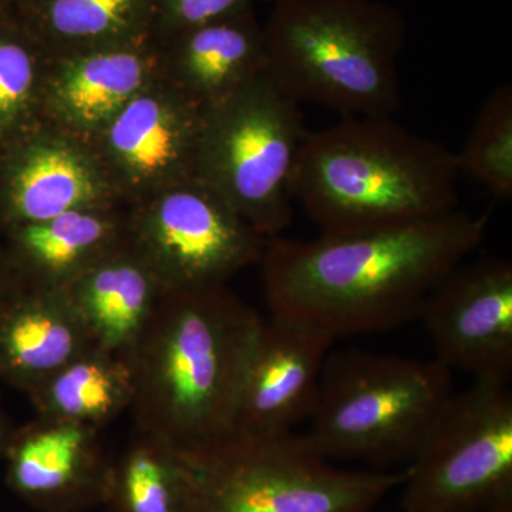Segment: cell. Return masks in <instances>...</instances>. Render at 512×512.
<instances>
[{
	"label": "cell",
	"instance_id": "cell-5",
	"mask_svg": "<svg viewBox=\"0 0 512 512\" xmlns=\"http://www.w3.org/2000/svg\"><path fill=\"white\" fill-rule=\"evenodd\" d=\"M453 396L439 360L330 350L305 436L328 460L412 461Z\"/></svg>",
	"mask_w": 512,
	"mask_h": 512
},
{
	"label": "cell",
	"instance_id": "cell-27",
	"mask_svg": "<svg viewBox=\"0 0 512 512\" xmlns=\"http://www.w3.org/2000/svg\"><path fill=\"white\" fill-rule=\"evenodd\" d=\"M13 429H15V426H13L12 421L9 420L8 414L5 413L2 404H0V460H2L6 447H8Z\"/></svg>",
	"mask_w": 512,
	"mask_h": 512
},
{
	"label": "cell",
	"instance_id": "cell-29",
	"mask_svg": "<svg viewBox=\"0 0 512 512\" xmlns=\"http://www.w3.org/2000/svg\"><path fill=\"white\" fill-rule=\"evenodd\" d=\"M5 13H15L10 5V0H0V15H5Z\"/></svg>",
	"mask_w": 512,
	"mask_h": 512
},
{
	"label": "cell",
	"instance_id": "cell-4",
	"mask_svg": "<svg viewBox=\"0 0 512 512\" xmlns=\"http://www.w3.org/2000/svg\"><path fill=\"white\" fill-rule=\"evenodd\" d=\"M268 73L296 103L343 117L400 109L393 23L359 0H281L264 32Z\"/></svg>",
	"mask_w": 512,
	"mask_h": 512
},
{
	"label": "cell",
	"instance_id": "cell-16",
	"mask_svg": "<svg viewBox=\"0 0 512 512\" xmlns=\"http://www.w3.org/2000/svg\"><path fill=\"white\" fill-rule=\"evenodd\" d=\"M64 292L97 348L130 355L167 291L127 244L84 272Z\"/></svg>",
	"mask_w": 512,
	"mask_h": 512
},
{
	"label": "cell",
	"instance_id": "cell-9",
	"mask_svg": "<svg viewBox=\"0 0 512 512\" xmlns=\"http://www.w3.org/2000/svg\"><path fill=\"white\" fill-rule=\"evenodd\" d=\"M127 228L131 249L167 292L225 285L261 262L268 241L195 177L173 185Z\"/></svg>",
	"mask_w": 512,
	"mask_h": 512
},
{
	"label": "cell",
	"instance_id": "cell-18",
	"mask_svg": "<svg viewBox=\"0 0 512 512\" xmlns=\"http://www.w3.org/2000/svg\"><path fill=\"white\" fill-rule=\"evenodd\" d=\"M0 165V225L3 228L99 210L96 178L67 148L26 144L3 151Z\"/></svg>",
	"mask_w": 512,
	"mask_h": 512
},
{
	"label": "cell",
	"instance_id": "cell-28",
	"mask_svg": "<svg viewBox=\"0 0 512 512\" xmlns=\"http://www.w3.org/2000/svg\"><path fill=\"white\" fill-rule=\"evenodd\" d=\"M478 512H512V495L503 498V500L497 501L490 507L485 508Z\"/></svg>",
	"mask_w": 512,
	"mask_h": 512
},
{
	"label": "cell",
	"instance_id": "cell-11",
	"mask_svg": "<svg viewBox=\"0 0 512 512\" xmlns=\"http://www.w3.org/2000/svg\"><path fill=\"white\" fill-rule=\"evenodd\" d=\"M2 460L6 485L37 512L103 507L113 458L103 430L36 416L13 429Z\"/></svg>",
	"mask_w": 512,
	"mask_h": 512
},
{
	"label": "cell",
	"instance_id": "cell-19",
	"mask_svg": "<svg viewBox=\"0 0 512 512\" xmlns=\"http://www.w3.org/2000/svg\"><path fill=\"white\" fill-rule=\"evenodd\" d=\"M133 396L130 357L93 346L37 387L28 400L36 416L104 431L130 413Z\"/></svg>",
	"mask_w": 512,
	"mask_h": 512
},
{
	"label": "cell",
	"instance_id": "cell-13",
	"mask_svg": "<svg viewBox=\"0 0 512 512\" xmlns=\"http://www.w3.org/2000/svg\"><path fill=\"white\" fill-rule=\"evenodd\" d=\"M202 107L183 92H140L107 124V150L134 183L190 180L195 174Z\"/></svg>",
	"mask_w": 512,
	"mask_h": 512
},
{
	"label": "cell",
	"instance_id": "cell-21",
	"mask_svg": "<svg viewBox=\"0 0 512 512\" xmlns=\"http://www.w3.org/2000/svg\"><path fill=\"white\" fill-rule=\"evenodd\" d=\"M15 15L46 52L63 55L147 39L154 0H30Z\"/></svg>",
	"mask_w": 512,
	"mask_h": 512
},
{
	"label": "cell",
	"instance_id": "cell-24",
	"mask_svg": "<svg viewBox=\"0 0 512 512\" xmlns=\"http://www.w3.org/2000/svg\"><path fill=\"white\" fill-rule=\"evenodd\" d=\"M460 174L484 185L495 197H512V89L497 87L485 99L463 150L456 154Z\"/></svg>",
	"mask_w": 512,
	"mask_h": 512
},
{
	"label": "cell",
	"instance_id": "cell-30",
	"mask_svg": "<svg viewBox=\"0 0 512 512\" xmlns=\"http://www.w3.org/2000/svg\"><path fill=\"white\" fill-rule=\"evenodd\" d=\"M30 0H10V5H12L13 12H18L19 9H22L23 6L28 5Z\"/></svg>",
	"mask_w": 512,
	"mask_h": 512
},
{
	"label": "cell",
	"instance_id": "cell-3",
	"mask_svg": "<svg viewBox=\"0 0 512 512\" xmlns=\"http://www.w3.org/2000/svg\"><path fill=\"white\" fill-rule=\"evenodd\" d=\"M456 154L393 116L343 117L309 131L292 197L322 235L412 224L458 210Z\"/></svg>",
	"mask_w": 512,
	"mask_h": 512
},
{
	"label": "cell",
	"instance_id": "cell-12",
	"mask_svg": "<svg viewBox=\"0 0 512 512\" xmlns=\"http://www.w3.org/2000/svg\"><path fill=\"white\" fill-rule=\"evenodd\" d=\"M335 342L319 330L264 319L245 369L232 436L291 433L309 421Z\"/></svg>",
	"mask_w": 512,
	"mask_h": 512
},
{
	"label": "cell",
	"instance_id": "cell-22",
	"mask_svg": "<svg viewBox=\"0 0 512 512\" xmlns=\"http://www.w3.org/2000/svg\"><path fill=\"white\" fill-rule=\"evenodd\" d=\"M107 512H185L181 454L163 440L134 430L130 443L113 458Z\"/></svg>",
	"mask_w": 512,
	"mask_h": 512
},
{
	"label": "cell",
	"instance_id": "cell-23",
	"mask_svg": "<svg viewBox=\"0 0 512 512\" xmlns=\"http://www.w3.org/2000/svg\"><path fill=\"white\" fill-rule=\"evenodd\" d=\"M46 49L15 13L0 15V151L25 140Z\"/></svg>",
	"mask_w": 512,
	"mask_h": 512
},
{
	"label": "cell",
	"instance_id": "cell-20",
	"mask_svg": "<svg viewBox=\"0 0 512 512\" xmlns=\"http://www.w3.org/2000/svg\"><path fill=\"white\" fill-rule=\"evenodd\" d=\"M153 36L130 45L63 53L57 103L67 119L82 127H99L143 92L153 62Z\"/></svg>",
	"mask_w": 512,
	"mask_h": 512
},
{
	"label": "cell",
	"instance_id": "cell-6",
	"mask_svg": "<svg viewBox=\"0 0 512 512\" xmlns=\"http://www.w3.org/2000/svg\"><path fill=\"white\" fill-rule=\"evenodd\" d=\"M180 454L185 512H372L407 477L340 470L293 431Z\"/></svg>",
	"mask_w": 512,
	"mask_h": 512
},
{
	"label": "cell",
	"instance_id": "cell-1",
	"mask_svg": "<svg viewBox=\"0 0 512 512\" xmlns=\"http://www.w3.org/2000/svg\"><path fill=\"white\" fill-rule=\"evenodd\" d=\"M487 222L454 210L360 234L269 238L261 264L271 318L335 340L400 328L420 319L431 289L480 247Z\"/></svg>",
	"mask_w": 512,
	"mask_h": 512
},
{
	"label": "cell",
	"instance_id": "cell-25",
	"mask_svg": "<svg viewBox=\"0 0 512 512\" xmlns=\"http://www.w3.org/2000/svg\"><path fill=\"white\" fill-rule=\"evenodd\" d=\"M251 0H154L151 36L167 37L249 10Z\"/></svg>",
	"mask_w": 512,
	"mask_h": 512
},
{
	"label": "cell",
	"instance_id": "cell-17",
	"mask_svg": "<svg viewBox=\"0 0 512 512\" xmlns=\"http://www.w3.org/2000/svg\"><path fill=\"white\" fill-rule=\"evenodd\" d=\"M181 92L207 107L227 99L268 69L265 35L249 10L167 37Z\"/></svg>",
	"mask_w": 512,
	"mask_h": 512
},
{
	"label": "cell",
	"instance_id": "cell-8",
	"mask_svg": "<svg viewBox=\"0 0 512 512\" xmlns=\"http://www.w3.org/2000/svg\"><path fill=\"white\" fill-rule=\"evenodd\" d=\"M406 470L404 512H478L512 495L508 383L453 393Z\"/></svg>",
	"mask_w": 512,
	"mask_h": 512
},
{
	"label": "cell",
	"instance_id": "cell-7",
	"mask_svg": "<svg viewBox=\"0 0 512 512\" xmlns=\"http://www.w3.org/2000/svg\"><path fill=\"white\" fill-rule=\"evenodd\" d=\"M308 133L301 104L265 70L202 107L194 177L259 235L279 237L292 222L293 171Z\"/></svg>",
	"mask_w": 512,
	"mask_h": 512
},
{
	"label": "cell",
	"instance_id": "cell-26",
	"mask_svg": "<svg viewBox=\"0 0 512 512\" xmlns=\"http://www.w3.org/2000/svg\"><path fill=\"white\" fill-rule=\"evenodd\" d=\"M22 286L15 269L10 264L8 252L0 247V309Z\"/></svg>",
	"mask_w": 512,
	"mask_h": 512
},
{
	"label": "cell",
	"instance_id": "cell-10",
	"mask_svg": "<svg viewBox=\"0 0 512 512\" xmlns=\"http://www.w3.org/2000/svg\"><path fill=\"white\" fill-rule=\"evenodd\" d=\"M420 319L448 370L484 382L512 376V264L485 258L461 262L431 289Z\"/></svg>",
	"mask_w": 512,
	"mask_h": 512
},
{
	"label": "cell",
	"instance_id": "cell-14",
	"mask_svg": "<svg viewBox=\"0 0 512 512\" xmlns=\"http://www.w3.org/2000/svg\"><path fill=\"white\" fill-rule=\"evenodd\" d=\"M93 346L64 291L22 286L0 309V382L26 397Z\"/></svg>",
	"mask_w": 512,
	"mask_h": 512
},
{
	"label": "cell",
	"instance_id": "cell-2",
	"mask_svg": "<svg viewBox=\"0 0 512 512\" xmlns=\"http://www.w3.org/2000/svg\"><path fill=\"white\" fill-rule=\"evenodd\" d=\"M262 322L225 285L165 292L128 355L134 430L184 454L231 437Z\"/></svg>",
	"mask_w": 512,
	"mask_h": 512
},
{
	"label": "cell",
	"instance_id": "cell-15",
	"mask_svg": "<svg viewBox=\"0 0 512 512\" xmlns=\"http://www.w3.org/2000/svg\"><path fill=\"white\" fill-rule=\"evenodd\" d=\"M8 231L10 264L26 288L66 291L76 279L128 244L127 225L100 210L66 212Z\"/></svg>",
	"mask_w": 512,
	"mask_h": 512
}]
</instances>
